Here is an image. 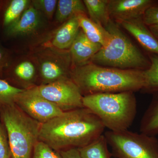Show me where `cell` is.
Listing matches in <instances>:
<instances>
[{"instance_id": "cell-18", "label": "cell", "mask_w": 158, "mask_h": 158, "mask_svg": "<svg viewBox=\"0 0 158 158\" xmlns=\"http://www.w3.org/2000/svg\"><path fill=\"white\" fill-rule=\"evenodd\" d=\"M109 0H84L87 12L91 20L106 27L111 19L108 10Z\"/></svg>"}, {"instance_id": "cell-7", "label": "cell", "mask_w": 158, "mask_h": 158, "mask_svg": "<svg viewBox=\"0 0 158 158\" xmlns=\"http://www.w3.org/2000/svg\"><path fill=\"white\" fill-rule=\"evenodd\" d=\"M44 98L52 103L63 112L84 107L83 95L70 77L33 87Z\"/></svg>"}, {"instance_id": "cell-12", "label": "cell", "mask_w": 158, "mask_h": 158, "mask_svg": "<svg viewBox=\"0 0 158 158\" xmlns=\"http://www.w3.org/2000/svg\"><path fill=\"white\" fill-rule=\"evenodd\" d=\"M102 48L100 44L91 42L80 29L70 48L69 53L72 67L81 66L90 62L92 57Z\"/></svg>"}, {"instance_id": "cell-6", "label": "cell", "mask_w": 158, "mask_h": 158, "mask_svg": "<svg viewBox=\"0 0 158 158\" xmlns=\"http://www.w3.org/2000/svg\"><path fill=\"white\" fill-rule=\"evenodd\" d=\"M115 158H158L155 136L131 131H107L104 134Z\"/></svg>"}, {"instance_id": "cell-9", "label": "cell", "mask_w": 158, "mask_h": 158, "mask_svg": "<svg viewBox=\"0 0 158 158\" xmlns=\"http://www.w3.org/2000/svg\"><path fill=\"white\" fill-rule=\"evenodd\" d=\"M15 104L24 113L41 124L64 112L38 94L33 88L24 89L17 97Z\"/></svg>"}, {"instance_id": "cell-22", "label": "cell", "mask_w": 158, "mask_h": 158, "mask_svg": "<svg viewBox=\"0 0 158 158\" xmlns=\"http://www.w3.org/2000/svg\"><path fill=\"white\" fill-rule=\"evenodd\" d=\"M24 90L0 79V107L15 104L17 97Z\"/></svg>"}, {"instance_id": "cell-5", "label": "cell", "mask_w": 158, "mask_h": 158, "mask_svg": "<svg viewBox=\"0 0 158 158\" xmlns=\"http://www.w3.org/2000/svg\"><path fill=\"white\" fill-rule=\"evenodd\" d=\"M0 116L7 132L11 158H32L34 146L39 141L41 123L15 104L1 107Z\"/></svg>"}, {"instance_id": "cell-28", "label": "cell", "mask_w": 158, "mask_h": 158, "mask_svg": "<svg viewBox=\"0 0 158 158\" xmlns=\"http://www.w3.org/2000/svg\"><path fill=\"white\" fill-rule=\"evenodd\" d=\"M62 158H82L78 148H71L59 152Z\"/></svg>"}, {"instance_id": "cell-11", "label": "cell", "mask_w": 158, "mask_h": 158, "mask_svg": "<svg viewBox=\"0 0 158 158\" xmlns=\"http://www.w3.org/2000/svg\"><path fill=\"white\" fill-rule=\"evenodd\" d=\"M139 43L148 54L158 55V40L144 24L142 17L118 23Z\"/></svg>"}, {"instance_id": "cell-19", "label": "cell", "mask_w": 158, "mask_h": 158, "mask_svg": "<svg viewBox=\"0 0 158 158\" xmlns=\"http://www.w3.org/2000/svg\"><path fill=\"white\" fill-rule=\"evenodd\" d=\"M108 142L104 135H102L90 144L78 148L82 158H111Z\"/></svg>"}, {"instance_id": "cell-1", "label": "cell", "mask_w": 158, "mask_h": 158, "mask_svg": "<svg viewBox=\"0 0 158 158\" xmlns=\"http://www.w3.org/2000/svg\"><path fill=\"white\" fill-rule=\"evenodd\" d=\"M105 127L90 110L85 107L64 112L40 126L39 141L60 152L81 148L103 135Z\"/></svg>"}, {"instance_id": "cell-20", "label": "cell", "mask_w": 158, "mask_h": 158, "mask_svg": "<svg viewBox=\"0 0 158 158\" xmlns=\"http://www.w3.org/2000/svg\"><path fill=\"white\" fill-rule=\"evenodd\" d=\"M151 61L149 68L144 71V85L142 90L146 93L158 92V55L148 54Z\"/></svg>"}, {"instance_id": "cell-17", "label": "cell", "mask_w": 158, "mask_h": 158, "mask_svg": "<svg viewBox=\"0 0 158 158\" xmlns=\"http://www.w3.org/2000/svg\"><path fill=\"white\" fill-rule=\"evenodd\" d=\"M87 9L81 0H59L58 1L56 18L60 23L65 22L79 14H86Z\"/></svg>"}, {"instance_id": "cell-21", "label": "cell", "mask_w": 158, "mask_h": 158, "mask_svg": "<svg viewBox=\"0 0 158 158\" xmlns=\"http://www.w3.org/2000/svg\"><path fill=\"white\" fill-rule=\"evenodd\" d=\"M29 0H12L7 7L3 19V24L6 27L13 23L28 7Z\"/></svg>"}, {"instance_id": "cell-27", "label": "cell", "mask_w": 158, "mask_h": 158, "mask_svg": "<svg viewBox=\"0 0 158 158\" xmlns=\"http://www.w3.org/2000/svg\"><path fill=\"white\" fill-rule=\"evenodd\" d=\"M142 19L148 27L158 25V1H156L147 9L142 16Z\"/></svg>"}, {"instance_id": "cell-25", "label": "cell", "mask_w": 158, "mask_h": 158, "mask_svg": "<svg viewBox=\"0 0 158 158\" xmlns=\"http://www.w3.org/2000/svg\"><path fill=\"white\" fill-rule=\"evenodd\" d=\"M31 2L33 7L42 12L48 19L53 16L58 3L57 0H34Z\"/></svg>"}, {"instance_id": "cell-23", "label": "cell", "mask_w": 158, "mask_h": 158, "mask_svg": "<svg viewBox=\"0 0 158 158\" xmlns=\"http://www.w3.org/2000/svg\"><path fill=\"white\" fill-rule=\"evenodd\" d=\"M16 77L25 82L31 81L34 78L36 73V68L34 63L28 60L20 62L14 69Z\"/></svg>"}, {"instance_id": "cell-30", "label": "cell", "mask_w": 158, "mask_h": 158, "mask_svg": "<svg viewBox=\"0 0 158 158\" xmlns=\"http://www.w3.org/2000/svg\"><path fill=\"white\" fill-rule=\"evenodd\" d=\"M148 27L155 37L158 40V25L149 26Z\"/></svg>"}, {"instance_id": "cell-16", "label": "cell", "mask_w": 158, "mask_h": 158, "mask_svg": "<svg viewBox=\"0 0 158 158\" xmlns=\"http://www.w3.org/2000/svg\"><path fill=\"white\" fill-rule=\"evenodd\" d=\"M140 131L147 135H158V92L153 94L152 100L142 116Z\"/></svg>"}, {"instance_id": "cell-8", "label": "cell", "mask_w": 158, "mask_h": 158, "mask_svg": "<svg viewBox=\"0 0 158 158\" xmlns=\"http://www.w3.org/2000/svg\"><path fill=\"white\" fill-rule=\"evenodd\" d=\"M47 48L37 55L39 72L44 84L70 77L72 67L69 52Z\"/></svg>"}, {"instance_id": "cell-14", "label": "cell", "mask_w": 158, "mask_h": 158, "mask_svg": "<svg viewBox=\"0 0 158 158\" xmlns=\"http://www.w3.org/2000/svg\"><path fill=\"white\" fill-rule=\"evenodd\" d=\"M80 28L91 42L106 46L110 42L111 35L103 26L91 20L86 14L77 15Z\"/></svg>"}, {"instance_id": "cell-26", "label": "cell", "mask_w": 158, "mask_h": 158, "mask_svg": "<svg viewBox=\"0 0 158 158\" xmlns=\"http://www.w3.org/2000/svg\"><path fill=\"white\" fill-rule=\"evenodd\" d=\"M0 158H11V150L6 128L0 121Z\"/></svg>"}, {"instance_id": "cell-29", "label": "cell", "mask_w": 158, "mask_h": 158, "mask_svg": "<svg viewBox=\"0 0 158 158\" xmlns=\"http://www.w3.org/2000/svg\"><path fill=\"white\" fill-rule=\"evenodd\" d=\"M9 59L7 52L0 46V74L9 65Z\"/></svg>"}, {"instance_id": "cell-3", "label": "cell", "mask_w": 158, "mask_h": 158, "mask_svg": "<svg viewBox=\"0 0 158 158\" xmlns=\"http://www.w3.org/2000/svg\"><path fill=\"white\" fill-rule=\"evenodd\" d=\"M83 104L112 131L128 130L137 113V101L131 91L85 95Z\"/></svg>"}, {"instance_id": "cell-4", "label": "cell", "mask_w": 158, "mask_h": 158, "mask_svg": "<svg viewBox=\"0 0 158 158\" xmlns=\"http://www.w3.org/2000/svg\"><path fill=\"white\" fill-rule=\"evenodd\" d=\"M111 35L110 42L90 60V62L104 67L144 71L151 65L145 56L131 42L116 23L111 19L105 27Z\"/></svg>"}, {"instance_id": "cell-13", "label": "cell", "mask_w": 158, "mask_h": 158, "mask_svg": "<svg viewBox=\"0 0 158 158\" xmlns=\"http://www.w3.org/2000/svg\"><path fill=\"white\" fill-rule=\"evenodd\" d=\"M40 12L33 6L28 7L17 20L7 27V34L15 37L28 35L36 32L42 25Z\"/></svg>"}, {"instance_id": "cell-24", "label": "cell", "mask_w": 158, "mask_h": 158, "mask_svg": "<svg viewBox=\"0 0 158 158\" xmlns=\"http://www.w3.org/2000/svg\"><path fill=\"white\" fill-rule=\"evenodd\" d=\"M32 158H62L59 152H56L47 144L38 141L34 146Z\"/></svg>"}, {"instance_id": "cell-2", "label": "cell", "mask_w": 158, "mask_h": 158, "mask_svg": "<svg viewBox=\"0 0 158 158\" xmlns=\"http://www.w3.org/2000/svg\"><path fill=\"white\" fill-rule=\"evenodd\" d=\"M70 78L82 95L135 92L144 85V71L104 67L89 62L71 69Z\"/></svg>"}, {"instance_id": "cell-15", "label": "cell", "mask_w": 158, "mask_h": 158, "mask_svg": "<svg viewBox=\"0 0 158 158\" xmlns=\"http://www.w3.org/2000/svg\"><path fill=\"white\" fill-rule=\"evenodd\" d=\"M80 30L77 15L65 22L56 32L52 44L57 49L64 50L70 48Z\"/></svg>"}, {"instance_id": "cell-10", "label": "cell", "mask_w": 158, "mask_h": 158, "mask_svg": "<svg viewBox=\"0 0 158 158\" xmlns=\"http://www.w3.org/2000/svg\"><path fill=\"white\" fill-rule=\"evenodd\" d=\"M154 0H109L108 10L110 18L119 23L141 18Z\"/></svg>"}]
</instances>
